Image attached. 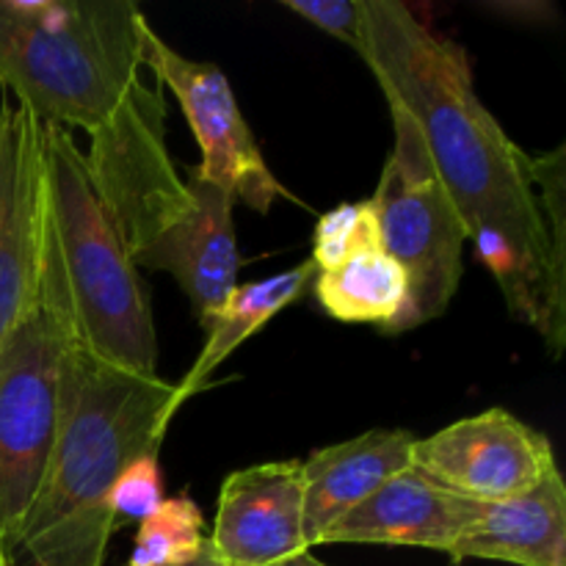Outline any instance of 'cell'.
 I'll use <instances>...</instances> for the list:
<instances>
[{
  "label": "cell",
  "mask_w": 566,
  "mask_h": 566,
  "mask_svg": "<svg viewBox=\"0 0 566 566\" xmlns=\"http://www.w3.org/2000/svg\"><path fill=\"white\" fill-rule=\"evenodd\" d=\"M359 59L418 125L431 164L509 313L553 359L566 346V149L531 158L481 103L457 42L401 0H363Z\"/></svg>",
  "instance_id": "cell-1"
},
{
  "label": "cell",
  "mask_w": 566,
  "mask_h": 566,
  "mask_svg": "<svg viewBox=\"0 0 566 566\" xmlns=\"http://www.w3.org/2000/svg\"><path fill=\"white\" fill-rule=\"evenodd\" d=\"M42 296L61 332V412L42 484L17 551L31 566H103L116 528L111 490L136 459L158 453L177 412V387L94 357L81 340L53 243Z\"/></svg>",
  "instance_id": "cell-2"
},
{
  "label": "cell",
  "mask_w": 566,
  "mask_h": 566,
  "mask_svg": "<svg viewBox=\"0 0 566 566\" xmlns=\"http://www.w3.org/2000/svg\"><path fill=\"white\" fill-rule=\"evenodd\" d=\"M144 20L130 0H0V86L42 125L92 142L149 92Z\"/></svg>",
  "instance_id": "cell-3"
},
{
  "label": "cell",
  "mask_w": 566,
  "mask_h": 566,
  "mask_svg": "<svg viewBox=\"0 0 566 566\" xmlns=\"http://www.w3.org/2000/svg\"><path fill=\"white\" fill-rule=\"evenodd\" d=\"M44 205L55 263L88 352L114 368L158 376L147 287L105 213L70 130L42 125Z\"/></svg>",
  "instance_id": "cell-4"
},
{
  "label": "cell",
  "mask_w": 566,
  "mask_h": 566,
  "mask_svg": "<svg viewBox=\"0 0 566 566\" xmlns=\"http://www.w3.org/2000/svg\"><path fill=\"white\" fill-rule=\"evenodd\" d=\"M390 105L392 142L370 205L379 221L381 247L403 265L409 298L385 335L412 332L440 318L462 282V249L468 243L462 219L431 164L418 125Z\"/></svg>",
  "instance_id": "cell-5"
},
{
  "label": "cell",
  "mask_w": 566,
  "mask_h": 566,
  "mask_svg": "<svg viewBox=\"0 0 566 566\" xmlns=\"http://www.w3.org/2000/svg\"><path fill=\"white\" fill-rule=\"evenodd\" d=\"M59 321L39 293L0 346V545L11 556L59 431Z\"/></svg>",
  "instance_id": "cell-6"
},
{
  "label": "cell",
  "mask_w": 566,
  "mask_h": 566,
  "mask_svg": "<svg viewBox=\"0 0 566 566\" xmlns=\"http://www.w3.org/2000/svg\"><path fill=\"white\" fill-rule=\"evenodd\" d=\"M142 44L144 66L175 94L199 144L202 160L191 169L193 175L224 188L232 202H243L263 216L280 197L296 199L265 164L224 72L171 50L147 20L142 25Z\"/></svg>",
  "instance_id": "cell-7"
},
{
  "label": "cell",
  "mask_w": 566,
  "mask_h": 566,
  "mask_svg": "<svg viewBox=\"0 0 566 566\" xmlns=\"http://www.w3.org/2000/svg\"><path fill=\"white\" fill-rule=\"evenodd\" d=\"M48 243L42 122L0 97V346L39 304Z\"/></svg>",
  "instance_id": "cell-8"
},
{
  "label": "cell",
  "mask_w": 566,
  "mask_h": 566,
  "mask_svg": "<svg viewBox=\"0 0 566 566\" xmlns=\"http://www.w3.org/2000/svg\"><path fill=\"white\" fill-rule=\"evenodd\" d=\"M412 468L468 501L497 503L534 490L558 464L545 434L495 407L418 437Z\"/></svg>",
  "instance_id": "cell-9"
},
{
  "label": "cell",
  "mask_w": 566,
  "mask_h": 566,
  "mask_svg": "<svg viewBox=\"0 0 566 566\" xmlns=\"http://www.w3.org/2000/svg\"><path fill=\"white\" fill-rule=\"evenodd\" d=\"M210 542L227 566H276L307 553L302 462H265L227 475Z\"/></svg>",
  "instance_id": "cell-10"
},
{
  "label": "cell",
  "mask_w": 566,
  "mask_h": 566,
  "mask_svg": "<svg viewBox=\"0 0 566 566\" xmlns=\"http://www.w3.org/2000/svg\"><path fill=\"white\" fill-rule=\"evenodd\" d=\"M186 182L193 193V208L138 260L136 269L169 271L197 310L199 324L208 329L238 287L241 252L232 221L235 202L224 188L193 171H188Z\"/></svg>",
  "instance_id": "cell-11"
},
{
  "label": "cell",
  "mask_w": 566,
  "mask_h": 566,
  "mask_svg": "<svg viewBox=\"0 0 566 566\" xmlns=\"http://www.w3.org/2000/svg\"><path fill=\"white\" fill-rule=\"evenodd\" d=\"M479 514L481 503L409 468L337 520L321 545H401L448 553Z\"/></svg>",
  "instance_id": "cell-12"
},
{
  "label": "cell",
  "mask_w": 566,
  "mask_h": 566,
  "mask_svg": "<svg viewBox=\"0 0 566 566\" xmlns=\"http://www.w3.org/2000/svg\"><path fill=\"white\" fill-rule=\"evenodd\" d=\"M415 442L412 431L376 429L310 453L302 462L307 547L321 545L337 520L412 468Z\"/></svg>",
  "instance_id": "cell-13"
},
{
  "label": "cell",
  "mask_w": 566,
  "mask_h": 566,
  "mask_svg": "<svg viewBox=\"0 0 566 566\" xmlns=\"http://www.w3.org/2000/svg\"><path fill=\"white\" fill-rule=\"evenodd\" d=\"M448 556L517 566H566V486L562 470H551L523 495L481 503L479 520L464 531Z\"/></svg>",
  "instance_id": "cell-14"
},
{
  "label": "cell",
  "mask_w": 566,
  "mask_h": 566,
  "mask_svg": "<svg viewBox=\"0 0 566 566\" xmlns=\"http://www.w3.org/2000/svg\"><path fill=\"white\" fill-rule=\"evenodd\" d=\"M315 298L326 315L346 324H376L381 332L403 313L409 276L370 230L335 269L315 271Z\"/></svg>",
  "instance_id": "cell-15"
},
{
  "label": "cell",
  "mask_w": 566,
  "mask_h": 566,
  "mask_svg": "<svg viewBox=\"0 0 566 566\" xmlns=\"http://www.w3.org/2000/svg\"><path fill=\"white\" fill-rule=\"evenodd\" d=\"M315 280V265L302 263L291 271L269 276V280L249 282V285H238L221 313L216 315L213 324L208 326V343H205L202 354L191 370L186 374L182 385L177 387V409L205 387V381L216 374L221 363L230 357L235 348L252 335H258L274 315H280L287 304L296 302L304 293V287Z\"/></svg>",
  "instance_id": "cell-16"
},
{
  "label": "cell",
  "mask_w": 566,
  "mask_h": 566,
  "mask_svg": "<svg viewBox=\"0 0 566 566\" xmlns=\"http://www.w3.org/2000/svg\"><path fill=\"white\" fill-rule=\"evenodd\" d=\"M205 539V517L188 495L169 497L142 523L127 566H180L197 558Z\"/></svg>",
  "instance_id": "cell-17"
},
{
  "label": "cell",
  "mask_w": 566,
  "mask_h": 566,
  "mask_svg": "<svg viewBox=\"0 0 566 566\" xmlns=\"http://www.w3.org/2000/svg\"><path fill=\"white\" fill-rule=\"evenodd\" d=\"M376 227H379V221H376L370 199H363V202L354 205H340V208L329 210L315 224L313 260L310 263L315 265V271L335 269Z\"/></svg>",
  "instance_id": "cell-18"
},
{
  "label": "cell",
  "mask_w": 566,
  "mask_h": 566,
  "mask_svg": "<svg viewBox=\"0 0 566 566\" xmlns=\"http://www.w3.org/2000/svg\"><path fill=\"white\" fill-rule=\"evenodd\" d=\"M164 484H160V468H158V453H147V457L136 459L119 481L111 490V512L116 517L138 520L144 523L158 512L164 503Z\"/></svg>",
  "instance_id": "cell-19"
},
{
  "label": "cell",
  "mask_w": 566,
  "mask_h": 566,
  "mask_svg": "<svg viewBox=\"0 0 566 566\" xmlns=\"http://www.w3.org/2000/svg\"><path fill=\"white\" fill-rule=\"evenodd\" d=\"M280 6L340 39L354 53L363 50V0H280Z\"/></svg>",
  "instance_id": "cell-20"
},
{
  "label": "cell",
  "mask_w": 566,
  "mask_h": 566,
  "mask_svg": "<svg viewBox=\"0 0 566 566\" xmlns=\"http://www.w3.org/2000/svg\"><path fill=\"white\" fill-rule=\"evenodd\" d=\"M180 566H227V564L221 562V556L216 553L213 542H210V536H208V539H205V545H202V551L197 553V558H191V562L180 564Z\"/></svg>",
  "instance_id": "cell-21"
},
{
  "label": "cell",
  "mask_w": 566,
  "mask_h": 566,
  "mask_svg": "<svg viewBox=\"0 0 566 566\" xmlns=\"http://www.w3.org/2000/svg\"><path fill=\"white\" fill-rule=\"evenodd\" d=\"M276 566H326V564L318 562V558H315V556H310V551H307V553H298V556L287 558V562H282V564H276Z\"/></svg>",
  "instance_id": "cell-22"
},
{
  "label": "cell",
  "mask_w": 566,
  "mask_h": 566,
  "mask_svg": "<svg viewBox=\"0 0 566 566\" xmlns=\"http://www.w3.org/2000/svg\"><path fill=\"white\" fill-rule=\"evenodd\" d=\"M0 566H17V562H14V556H11L9 551H6L3 545H0Z\"/></svg>",
  "instance_id": "cell-23"
}]
</instances>
